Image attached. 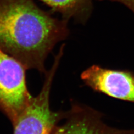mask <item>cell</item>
Listing matches in <instances>:
<instances>
[{"label":"cell","instance_id":"1","mask_svg":"<svg viewBox=\"0 0 134 134\" xmlns=\"http://www.w3.org/2000/svg\"><path fill=\"white\" fill-rule=\"evenodd\" d=\"M68 21L54 18L33 0H0V48L26 69L47 70L45 62L68 37Z\"/></svg>","mask_w":134,"mask_h":134},{"label":"cell","instance_id":"2","mask_svg":"<svg viewBox=\"0 0 134 134\" xmlns=\"http://www.w3.org/2000/svg\"><path fill=\"white\" fill-rule=\"evenodd\" d=\"M64 46L55 58L52 67L45 73L43 87L12 124L13 134H51L65 112L53 111L50 107V95L53 79L63 54Z\"/></svg>","mask_w":134,"mask_h":134},{"label":"cell","instance_id":"3","mask_svg":"<svg viewBox=\"0 0 134 134\" xmlns=\"http://www.w3.org/2000/svg\"><path fill=\"white\" fill-rule=\"evenodd\" d=\"M26 70L20 62L0 48V111L12 123L32 98L27 88Z\"/></svg>","mask_w":134,"mask_h":134},{"label":"cell","instance_id":"4","mask_svg":"<svg viewBox=\"0 0 134 134\" xmlns=\"http://www.w3.org/2000/svg\"><path fill=\"white\" fill-rule=\"evenodd\" d=\"M81 78L86 86L94 91L134 103V73L131 71L93 65L82 73Z\"/></svg>","mask_w":134,"mask_h":134},{"label":"cell","instance_id":"5","mask_svg":"<svg viewBox=\"0 0 134 134\" xmlns=\"http://www.w3.org/2000/svg\"><path fill=\"white\" fill-rule=\"evenodd\" d=\"M99 112L90 107L75 104L65 112L51 134H114Z\"/></svg>","mask_w":134,"mask_h":134},{"label":"cell","instance_id":"6","mask_svg":"<svg viewBox=\"0 0 134 134\" xmlns=\"http://www.w3.org/2000/svg\"><path fill=\"white\" fill-rule=\"evenodd\" d=\"M51 8L53 12L61 14L62 19H73L82 24L90 18L93 9L92 0H40Z\"/></svg>","mask_w":134,"mask_h":134},{"label":"cell","instance_id":"7","mask_svg":"<svg viewBox=\"0 0 134 134\" xmlns=\"http://www.w3.org/2000/svg\"><path fill=\"white\" fill-rule=\"evenodd\" d=\"M99 1H104V0H99ZM108 1L118 2L122 3L134 13V0H108Z\"/></svg>","mask_w":134,"mask_h":134},{"label":"cell","instance_id":"8","mask_svg":"<svg viewBox=\"0 0 134 134\" xmlns=\"http://www.w3.org/2000/svg\"><path fill=\"white\" fill-rule=\"evenodd\" d=\"M114 134H134V130L117 129Z\"/></svg>","mask_w":134,"mask_h":134}]
</instances>
